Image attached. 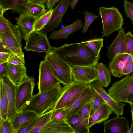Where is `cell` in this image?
<instances>
[{
  "label": "cell",
  "mask_w": 133,
  "mask_h": 133,
  "mask_svg": "<svg viewBox=\"0 0 133 133\" xmlns=\"http://www.w3.org/2000/svg\"><path fill=\"white\" fill-rule=\"evenodd\" d=\"M66 115L65 109L61 108L53 110L52 111L51 120L66 119Z\"/></svg>",
  "instance_id": "39"
},
{
  "label": "cell",
  "mask_w": 133,
  "mask_h": 133,
  "mask_svg": "<svg viewBox=\"0 0 133 133\" xmlns=\"http://www.w3.org/2000/svg\"><path fill=\"white\" fill-rule=\"evenodd\" d=\"M90 84L73 81L71 83L64 85L61 95L54 110L61 108L66 109L69 108Z\"/></svg>",
  "instance_id": "5"
},
{
  "label": "cell",
  "mask_w": 133,
  "mask_h": 133,
  "mask_svg": "<svg viewBox=\"0 0 133 133\" xmlns=\"http://www.w3.org/2000/svg\"><path fill=\"white\" fill-rule=\"evenodd\" d=\"M83 27L82 19H78L73 23L57 31H53L49 35V38L53 40L67 39L69 36L80 30Z\"/></svg>",
  "instance_id": "25"
},
{
  "label": "cell",
  "mask_w": 133,
  "mask_h": 133,
  "mask_svg": "<svg viewBox=\"0 0 133 133\" xmlns=\"http://www.w3.org/2000/svg\"><path fill=\"white\" fill-rule=\"evenodd\" d=\"M16 24L23 33L24 39L34 30V25L37 18L26 13L15 18Z\"/></svg>",
  "instance_id": "23"
},
{
  "label": "cell",
  "mask_w": 133,
  "mask_h": 133,
  "mask_svg": "<svg viewBox=\"0 0 133 133\" xmlns=\"http://www.w3.org/2000/svg\"><path fill=\"white\" fill-rule=\"evenodd\" d=\"M22 35L18 27L11 34L0 33V41L4 43L11 52L18 56H24L22 49Z\"/></svg>",
  "instance_id": "13"
},
{
  "label": "cell",
  "mask_w": 133,
  "mask_h": 133,
  "mask_svg": "<svg viewBox=\"0 0 133 133\" xmlns=\"http://www.w3.org/2000/svg\"><path fill=\"white\" fill-rule=\"evenodd\" d=\"M48 0H29L30 2L44 4L46 3Z\"/></svg>",
  "instance_id": "48"
},
{
  "label": "cell",
  "mask_w": 133,
  "mask_h": 133,
  "mask_svg": "<svg viewBox=\"0 0 133 133\" xmlns=\"http://www.w3.org/2000/svg\"><path fill=\"white\" fill-rule=\"evenodd\" d=\"M60 0H48L46 4L48 10L52 8L55 4Z\"/></svg>",
  "instance_id": "46"
},
{
  "label": "cell",
  "mask_w": 133,
  "mask_h": 133,
  "mask_svg": "<svg viewBox=\"0 0 133 133\" xmlns=\"http://www.w3.org/2000/svg\"><path fill=\"white\" fill-rule=\"evenodd\" d=\"M130 105L131 110V116L133 117V104H130Z\"/></svg>",
  "instance_id": "52"
},
{
  "label": "cell",
  "mask_w": 133,
  "mask_h": 133,
  "mask_svg": "<svg viewBox=\"0 0 133 133\" xmlns=\"http://www.w3.org/2000/svg\"><path fill=\"white\" fill-rule=\"evenodd\" d=\"M92 105V99L85 104L77 113L84 121L88 119L91 116Z\"/></svg>",
  "instance_id": "35"
},
{
  "label": "cell",
  "mask_w": 133,
  "mask_h": 133,
  "mask_svg": "<svg viewBox=\"0 0 133 133\" xmlns=\"http://www.w3.org/2000/svg\"><path fill=\"white\" fill-rule=\"evenodd\" d=\"M6 74L16 85L28 76L25 65H16L6 63Z\"/></svg>",
  "instance_id": "20"
},
{
  "label": "cell",
  "mask_w": 133,
  "mask_h": 133,
  "mask_svg": "<svg viewBox=\"0 0 133 133\" xmlns=\"http://www.w3.org/2000/svg\"><path fill=\"white\" fill-rule=\"evenodd\" d=\"M52 111L39 116L37 122L29 133H41L44 127L51 120Z\"/></svg>",
  "instance_id": "29"
},
{
  "label": "cell",
  "mask_w": 133,
  "mask_h": 133,
  "mask_svg": "<svg viewBox=\"0 0 133 133\" xmlns=\"http://www.w3.org/2000/svg\"><path fill=\"white\" fill-rule=\"evenodd\" d=\"M123 2L124 13L126 17L130 19L133 24V3L128 0H124Z\"/></svg>",
  "instance_id": "40"
},
{
  "label": "cell",
  "mask_w": 133,
  "mask_h": 133,
  "mask_svg": "<svg viewBox=\"0 0 133 133\" xmlns=\"http://www.w3.org/2000/svg\"><path fill=\"white\" fill-rule=\"evenodd\" d=\"M35 86L34 78L29 77L17 85L16 107L17 112L22 111L29 103L33 96Z\"/></svg>",
  "instance_id": "7"
},
{
  "label": "cell",
  "mask_w": 133,
  "mask_h": 133,
  "mask_svg": "<svg viewBox=\"0 0 133 133\" xmlns=\"http://www.w3.org/2000/svg\"><path fill=\"white\" fill-rule=\"evenodd\" d=\"M133 91V75L128 74L113 83L108 90V94L115 100L128 103V97Z\"/></svg>",
  "instance_id": "6"
},
{
  "label": "cell",
  "mask_w": 133,
  "mask_h": 133,
  "mask_svg": "<svg viewBox=\"0 0 133 133\" xmlns=\"http://www.w3.org/2000/svg\"><path fill=\"white\" fill-rule=\"evenodd\" d=\"M61 83L55 76L48 62L44 59L41 62L38 84V93L49 90Z\"/></svg>",
  "instance_id": "8"
},
{
  "label": "cell",
  "mask_w": 133,
  "mask_h": 133,
  "mask_svg": "<svg viewBox=\"0 0 133 133\" xmlns=\"http://www.w3.org/2000/svg\"><path fill=\"white\" fill-rule=\"evenodd\" d=\"M66 121L75 133H89V130L85 127L84 121L77 113L68 118Z\"/></svg>",
  "instance_id": "27"
},
{
  "label": "cell",
  "mask_w": 133,
  "mask_h": 133,
  "mask_svg": "<svg viewBox=\"0 0 133 133\" xmlns=\"http://www.w3.org/2000/svg\"><path fill=\"white\" fill-rule=\"evenodd\" d=\"M46 11L44 4L30 2L26 13L37 19Z\"/></svg>",
  "instance_id": "30"
},
{
  "label": "cell",
  "mask_w": 133,
  "mask_h": 133,
  "mask_svg": "<svg viewBox=\"0 0 133 133\" xmlns=\"http://www.w3.org/2000/svg\"><path fill=\"white\" fill-rule=\"evenodd\" d=\"M38 117L39 116H38L29 124L19 129L17 133H29L37 122Z\"/></svg>",
  "instance_id": "42"
},
{
  "label": "cell",
  "mask_w": 133,
  "mask_h": 133,
  "mask_svg": "<svg viewBox=\"0 0 133 133\" xmlns=\"http://www.w3.org/2000/svg\"><path fill=\"white\" fill-rule=\"evenodd\" d=\"M11 52L7 45L3 42L0 41V52Z\"/></svg>",
  "instance_id": "45"
},
{
  "label": "cell",
  "mask_w": 133,
  "mask_h": 133,
  "mask_svg": "<svg viewBox=\"0 0 133 133\" xmlns=\"http://www.w3.org/2000/svg\"><path fill=\"white\" fill-rule=\"evenodd\" d=\"M0 118L5 119L8 118V102L6 90L3 83L0 81Z\"/></svg>",
  "instance_id": "28"
},
{
  "label": "cell",
  "mask_w": 133,
  "mask_h": 133,
  "mask_svg": "<svg viewBox=\"0 0 133 133\" xmlns=\"http://www.w3.org/2000/svg\"><path fill=\"white\" fill-rule=\"evenodd\" d=\"M26 44L24 47L27 51L49 52L52 47L50 45L46 35L40 31H33L24 39Z\"/></svg>",
  "instance_id": "9"
},
{
  "label": "cell",
  "mask_w": 133,
  "mask_h": 133,
  "mask_svg": "<svg viewBox=\"0 0 133 133\" xmlns=\"http://www.w3.org/2000/svg\"><path fill=\"white\" fill-rule=\"evenodd\" d=\"M41 133H75L66 120H50L44 127Z\"/></svg>",
  "instance_id": "21"
},
{
  "label": "cell",
  "mask_w": 133,
  "mask_h": 133,
  "mask_svg": "<svg viewBox=\"0 0 133 133\" xmlns=\"http://www.w3.org/2000/svg\"><path fill=\"white\" fill-rule=\"evenodd\" d=\"M128 103L130 105L133 104V91L129 95L128 98Z\"/></svg>",
  "instance_id": "49"
},
{
  "label": "cell",
  "mask_w": 133,
  "mask_h": 133,
  "mask_svg": "<svg viewBox=\"0 0 133 133\" xmlns=\"http://www.w3.org/2000/svg\"><path fill=\"white\" fill-rule=\"evenodd\" d=\"M94 91L89 84L71 106L66 109V120L71 116L77 113L85 104L92 99Z\"/></svg>",
  "instance_id": "17"
},
{
  "label": "cell",
  "mask_w": 133,
  "mask_h": 133,
  "mask_svg": "<svg viewBox=\"0 0 133 133\" xmlns=\"http://www.w3.org/2000/svg\"><path fill=\"white\" fill-rule=\"evenodd\" d=\"M103 39L102 37L91 39L85 41L86 45L97 56L101 55L100 51L103 46Z\"/></svg>",
  "instance_id": "32"
},
{
  "label": "cell",
  "mask_w": 133,
  "mask_h": 133,
  "mask_svg": "<svg viewBox=\"0 0 133 133\" xmlns=\"http://www.w3.org/2000/svg\"><path fill=\"white\" fill-rule=\"evenodd\" d=\"M12 52H0V64L6 63Z\"/></svg>",
  "instance_id": "44"
},
{
  "label": "cell",
  "mask_w": 133,
  "mask_h": 133,
  "mask_svg": "<svg viewBox=\"0 0 133 133\" xmlns=\"http://www.w3.org/2000/svg\"><path fill=\"white\" fill-rule=\"evenodd\" d=\"M113 112V110L107 104H103L89 118L84 121L85 127L89 130L94 125L100 124L108 119Z\"/></svg>",
  "instance_id": "18"
},
{
  "label": "cell",
  "mask_w": 133,
  "mask_h": 133,
  "mask_svg": "<svg viewBox=\"0 0 133 133\" xmlns=\"http://www.w3.org/2000/svg\"><path fill=\"white\" fill-rule=\"evenodd\" d=\"M62 89L59 84L49 90L33 95L22 110L33 111L38 116L53 110L61 95Z\"/></svg>",
  "instance_id": "2"
},
{
  "label": "cell",
  "mask_w": 133,
  "mask_h": 133,
  "mask_svg": "<svg viewBox=\"0 0 133 133\" xmlns=\"http://www.w3.org/2000/svg\"><path fill=\"white\" fill-rule=\"evenodd\" d=\"M94 91L92 99V105L91 116L102 105L106 103L100 95L95 90Z\"/></svg>",
  "instance_id": "36"
},
{
  "label": "cell",
  "mask_w": 133,
  "mask_h": 133,
  "mask_svg": "<svg viewBox=\"0 0 133 133\" xmlns=\"http://www.w3.org/2000/svg\"><path fill=\"white\" fill-rule=\"evenodd\" d=\"M124 53L128 54L133 57V35L130 31L125 34L124 42Z\"/></svg>",
  "instance_id": "34"
},
{
  "label": "cell",
  "mask_w": 133,
  "mask_h": 133,
  "mask_svg": "<svg viewBox=\"0 0 133 133\" xmlns=\"http://www.w3.org/2000/svg\"><path fill=\"white\" fill-rule=\"evenodd\" d=\"M97 74V80L104 88L107 87L111 81V73L107 66L103 63H97L95 65Z\"/></svg>",
  "instance_id": "26"
},
{
  "label": "cell",
  "mask_w": 133,
  "mask_h": 133,
  "mask_svg": "<svg viewBox=\"0 0 133 133\" xmlns=\"http://www.w3.org/2000/svg\"><path fill=\"white\" fill-rule=\"evenodd\" d=\"M84 19L85 21L84 25L82 29V33L86 32L88 28L91 24L97 17L100 16V15L96 16L92 14L91 12L86 11L84 12Z\"/></svg>",
  "instance_id": "37"
},
{
  "label": "cell",
  "mask_w": 133,
  "mask_h": 133,
  "mask_svg": "<svg viewBox=\"0 0 133 133\" xmlns=\"http://www.w3.org/2000/svg\"><path fill=\"white\" fill-rule=\"evenodd\" d=\"M18 26L11 24L4 17L3 14H0V33L11 34Z\"/></svg>",
  "instance_id": "33"
},
{
  "label": "cell",
  "mask_w": 133,
  "mask_h": 133,
  "mask_svg": "<svg viewBox=\"0 0 133 133\" xmlns=\"http://www.w3.org/2000/svg\"><path fill=\"white\" fill-rule=\"evenodd\" d=\"M44 58L50 64L55 76L64 85L73 81L71 67L57 55L51 51L46 53Z\"/></svg>",
  "instance_id": "4"
},
{
  "label": "cell",
  "mask_w": 133,
  "mask_h": 133,
  "mask_svg": "<svg viewBox=\"0 0 133 133\" xmlns=\"http://www.w3.org/2000/svg\"><path fill=\"white\" fill-rule=\"evenodd\" d=\"M71 0H60L54 9L50 19L48 23L40 31L46 35L54 31L63 23L62 19L69 6Z\"/></svg>",
  "instance_id": "10"
},
{
  "label": "cell",
  "mask_w": 133,
  "mask_h": 133,
  "mask_svg": "<svg viewBox=\"0 0 133 133\" xmlns=\"http://www.w3.org/2000/svg\"><path fill=\"white\" fill-rule=\"evenodd\" d=\"M90 84L112 109L114 114L119 116L123 115L125 104L115 100L107 92L104 87L97 80L94 81Z\"/></svg>",
  "instance_id": "14"
},
{
  "label": "cell",
  "mask_w": 133,
  "mask_h": 133,
  "mask_svg": "<svg viewBox=\"0 0 133 133\" xmlns=\"http://www.w3.org/2000/svg\"><path fill=\"white\" fill-rule=\"evenodd\" d=\"M37 116L36 113L31 111L22 110L17 112L11 121L14 130H18Z\"/></svg>",
  "instance_id": "24"
},
{
  "label": "cell",
  "mask_w": 133,
  "mask_h": 133,
  "mask_svg": "<svg viewBox=\"0 0 133 133\" xmlns=\"http://www.w3.org/2000/svg\"><path fill=\"white\" fill-rule=\"evenodd\" d=\"M7 62L15 65H25L24 56H18L12 53Z\"/></svg>",
  "instance_id": "41"
},
{
  "label": "cell",
  "mask_w": 133,
  "mask_h": 133,
  "mask_svg": "<svg viewBox=\"0 0 133 133\" xmlns=\"http://www.w3.org/2000/svg\"><path fill=\"white\" fill-rule=\"evenodd\" d=\"M29 2V0H0V14L9 10L20 15L26 13Z\"/></svg>",
  "instance_id": "19"
},
{
  "label": "cell",
  "mask_w": 133,
  "mask_h": 133,
  "mask_svg": "<svg viewBox=\"0 0 133 133\" xmlns=\"http://www.w3.org/2000/svg\"><path fill=\"white\" fill-rule=\"evenodd\" d=\"M79 0H73L71 2L70 6L72 9H74Z\"/></svg>",
  "instance_id": "50"
},
{
  "label": "cell",
  "mask_w": 133,
  "mask_h": 133,
  "mask_svg": "<svg viewBox=\"0 0 133 133\" xmlns=\"http://www.w3.org/2000/svg\"><path fill=\"white\" fill-rule=\"evenodd\" d=\"M104 133H128L129 121L125 117L116 115L105 122Z\"/></svg>",
  "instance_id": "15"
},
{
  "label": "cell",
  "mask_w": 133,
  "mask_h": 133,
  "mask_svg": "<svg viewBox=\"0 0 133 133\" xmlns=\"http://www.w3.org/2000/svg\"><path fill=\"white\" fill-rule=\"evenodd\" d=\"M5 88L8 102V118L11 121L17 113L16 107L17 85L5 74L0 76Z\"/></svg>",
  "instance_id": "12"
},
{
  "label": "cell",
  "mask_w": 133,
  "mask_h": 133,
  "mask_svg": "<svg viewBox=\"0 0 133 133\" xmlns=\"http://www.w3.org/2000/svg\"><path fill=\"white\" fill-rule=\"evenodd\" d=\"M54 9L52 8L48 10L46 12L36 20L34 25V30L40 31L49 22Z\"/></svg>",
  "instance_id": "31"
},
{
  "label": "cell",
  "mask_w": 133,
  "mask_h": 133,
  "mask_svg": "<svg viewBox=\"0 0 133 133\" xmlns=\"http://www.w3.org/2000/svg\"><path fill=\"white\" fill-rule=\"evenodd\" d=\"M132 122L131 126L128 133H133V117H132Z\"/></svg>",
  "instance_id": "51"
},
{
  "label": "cell",
  "mask_w": 133,
  "mask_h": 133,
  "mask_svg": "<svg viewBox=\"0 0 133 133\" xmlns=\"http://www.w3.org/2000/svg\"><path fill=\"white\" fill-rule=\"evenodd\" d=\"M6 63L0 64V76L4 74H6Z\"/></svg>",
  "instance_id": "47"
},
{
  "label": "cell",
  "mask_w": 133,
  "mask_h": 133,
  "mask_svg": "<svg viewBox=\"0 0 133 133\" xmlns=\"http://www.w3.org/2000/svg\"><path fill=\"white\" fill-rule=\"evenodd\" d=\"M125 34L124 28L119 29L116 37L108 48L106 56L109 59V62L117 54L124 53V42Z\"/></svg>",
  "instance_id": "22"
},
{
  "label": "cell",
  "mask_w": 133,
  "mask_h": 133,
  "mask_svg": "<svg viewBox=\"0 0 133 133\" xmlns=\"http://www.w3.org/2000/svg\"><path fill=\"white\" fill-rule=\"evenodd\" d=\"M133 70V60L128 62L124 67L123 73L124 76L129 74Z\"/></svg>",
  "instance_id": "43"
},
{
  "label": "cell",
  "mask_w": 133,
  "mask_h": 133,
  "mask_svg": "<svg viewBox=\"0 0 133 133\" xmlns=\"http://www.w3.org/2000/svg\"><path fill=\"white\" fill-rule=\"evenodd\" d=\"M99 10L102 23V37H108L114 32L122 28L124 19L118 8L101 6Z\"/></svg>",
  "instance_id": "3"
},
{
  "label": "cell",
  "mask_w": 133,
  "mask_h": 133,
  "mask_svg": "<svg viewBox=\"0 0 133 133\" xmlns=\"http://www.w3.org/2000/svg\"><path fill=\"white\" fill-rule=\"evenodd\" d=\"M51 51L57 55L71 67L95 65L101 55L97 56L85 45V41L66 43L58 47H52Z\"/></svg>",
  "instance_id": "1"
},
{
  "label": "cell",
  "mask_w": 133,
  "mask_h": 133,
  "mask_svg": "<svg viewBox=\"0 0 133 133\" xmlns=\"http://www.w3.org/2000/svg\"><path fill=\"white\" fill-rule=\"evenodd\" d=\"M14 130L11 122L8 118L5 119H0V133H13Z\"/></svg>",
  "instance_id": "38"
},
{
  "label": "cell",
  "mask_w": 133,
  "mask_h": 133,
  "mask_svg": "<svg viewBox=\"0 0 133 133\" xmlns=\"http://www.w3.org/2000/svg\"><path fill=\"white\" fill-rule=\"evenodd\" d=\"M95 65L75 66L71 67L73 81L90 84L94 81L97 80L98 77Z\"/></svg>",
  "instance_id": "11"
},
{
  "label": "cell",
  "mask_w": 133,
  "mask_h": 133,
  "mask_svg": "<svg viewBox=\"0 0 133 133\" xmlns=\"http://www.w3.org/2000/svg\"><path fill=\"white\" fill-rule=\"evenodd\" d=\"M133 60V57L128 54H118L109 63V67L111 74L115 77L121 78L124 76L123 68L128 62Z\"/></svg>",
  "instance_id": "16"
}]
</instances>
